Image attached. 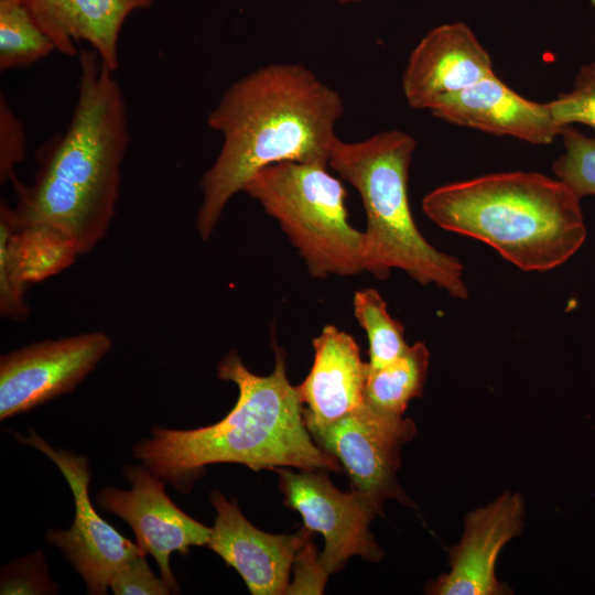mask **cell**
I'll use <instances>...</instances> for the list:
<instances>
[{
  "label": "cell",
  "mask_w": 595,
  "mask_h": 595,
  "mask_svg": "<svg viewBox=\"0 0 595 595\" xmlns=\"http://www.w3.org/2000/svg\"><path fill=\"white\" fill-rule=\"evenodd\" d=\"M344 109L340 95L301 64L261 66L232 83L207 117L223 143L201 182V238L210 237L229 199L261 169L283 161L328 165Z\"/></svg>",
  "instance_id": "obj_1"
},
{
  "label": "cell",
  "mask_w": 595,
  "mask_h": 595,
  "mask_svg": "<svg viewBox=\"0 0 595 595\" xmlns=\"http://www.w3.org/2000/svg\"><path fill=\"white\" fill-rule=\"evenodd\" d=\"M50 37L55 51L78 56L77 43L86 42L104 64L119 67V39L127 18L149 9L154 0H22Z\"/></svg>",
  "instance_id": "obj_18"
},
{
  "label": "cell",
  "mask_w": 595,
  "mask_h": 595,
  "mask_svg": "<svg viewBox=\"0 0 595 595\" xmlns=\"http://www.w3.org/2000/svg\"><path fill=\"white\" fill-rule=\"evenodd\" d=\"M123 473L131 490L105 487L97 494V505L132 528L139 548L155 559L161 577L178 593L170 567L171 554L176 551L187 555L191 547L207 545L212 528L176 507L164 491V479L143 464L126 466Z\"/></svg>",
  "instance_id": "obj_11"
},
{
  "label": "cell",
  "mask_w": 595,
  "mask_h": 595,
  "mask_svg": "<svg viewBox=\"0 0 595 595\" xmlns=\"http://www.w3.org/2000/svg\"><path fill=\"white\" fill-rule=\"evenodd\" d=\"M55 51L22 0H0V69L30 66Z\"/></svg>",
  "instance_id": "obj_20"
},
{
  "label": "cell",
  "mask_w": 595,
  "mask_h": 595,
  "mask_svg": "<svg viewBox=\"0 0 595 595\" xmlns=\"http://www.w3.org/2000/svg\"><path fill=\"white\" fill-rule=\"evenodd\" d=\"M524 505L518 493H504L485 507L468 512L461 541L450 550L448 573L430 582L434 595H504L510 589L496 578L499 552L518 537Z\"/></svg>",
  "instance_id": "obj_13"
},
{
  "label": "cell",
  "mask_w": 595,
  "mask_h": 595,
  "mask_svg": "<svg viewBox=\"0 0 595 595\" xmlns=\"http://www.w3.org/2000/svg\"><path fill=\"white\" fill-rule=\"evenodd\" d=\"M496 75L488 52L462 22L429 31L412 50L402 89L414 109L430 110L440 99Z\"/></svg>",
  "instance_id": "obj_14"
},
{
  "label": "cell",
  "mask_w": 595,
  "mask_h": 595,
  "mask_svg": "<svg viewBox=\"0 0 595 595\" xmlns=\"http://www.w3.org/2000/svg\"><path fill=\"white\" fill-rule=\"evenodd\" d=\"M77 100L67 129L39 155L31 185L12 182L15 226H52L80 256L107 235L115 217L129 147L127 106L113 71L91 48L79 50Z\"/></svg>",
  "instance_id": "obj_2"
},
{
  "label": "cell",
  "mask_w": 595,
  "mask_h": 595,
  "mask_svg": "<svg viewBox=\"0 0 595 595\" xmlns=\"http://www.w3.org/2000/svg\"><path fill=\"white\" fill-rule=\"evenodd\" d=\"M80 256L74 240L43 224L15 226L6 199L0 204V314L25 321V289L71 267Z\"/></svg>",
  "instance_id": "obj_15"
},
{
  "label": "cell",
  "mask_w": 595,
  "mask_h": 595,
  "mask_svg": "<svg viewBox=\"0 0 595 595\" xmlns=\"http://www.w3.org/2000/svg\"><path fill=\"white\" fill-rule=\"evenodd\" d=\"M26 138L22 121L0 95V181L11 183L18 177L15 167L25 158Z\"/></svg>",
  "instance_id": "obj_24"
},
{
  "label": "cell",
  "mask_w": 595,
  "mask_h": 595,
  "mask_svg": "<svg viewBox=\"0 0 595 595\" xmlns=\"http://www.w3.org/2000/svg\"><path fill=\"white\" fill-rule=\"evenodd\" d=\"M581 198L562 181L502 172L442 185L422 201L441 228L493 247L524 271H548L584 244Z\"/></svg>",
  "instance_id": "obj_4"
},
{
  "label": "cell",
  "mask_w": 595,
  "mask_h": 595,
  "mask_svg": "<svg viewBox=\"0 0 595 595\" xmlns=\"http://www.w3.org/2000/svg\"><path fill=\"white\" fill-rule=\"evenodd\" d=\"M327 165L283 161L258 171L245 192L286 234L317 278L365 271L364 231L348 223L346 191Z\"/></svg>",
  "instance_id": "obj_6"
},
{
  "label": "cell",
  "mask_w": 595,
  "mask_h": 595,
  "mask_svg": "<svg viewBox=\"0 0 595 595\" xmlns=\"http://www.w3.org/2000/svg\"><path fill=\"white\" fill-rule=\"evenodd\" d=\"M548 105L560 126L584 123L595 130V62L580 68L571 91Z\"/></svg>",
  "instance_id": "obj_23"
},
{
  "label": "cell",
  "mask_w": 595,
  "mask_h": 595,
  "mask_svg": "<svg viewBox=\"0 0 595 595\" xmlns=\"http://www.w3.org/2000/svg\"><path fill=\"white\" fill-rule=\"evenodd\" d=\"M560 136L565 150L552 165L555 176L580 198L595 195V138L571 125L563 127Z\"/></svg>",
  "instance_id": "obj_22"
},
{
  "label": "cell",
  "mask_w": 595,
  "mask_h": 595,
  "mask_svg": "<svg viewBox=\"0 0 595 595\" xmlns=\"http://www.w3.org/2000/svg\"><path fill=\"white\" fill-rule=\"evenodd\" d=\"M432 115L450 123L498 136H510L533 144H549L563 129L547 104L529 100L497 75L440 99Z\"/></svg>",
  "instance_id": "obj_17"
},
{
  "label": "cell",
  "mask_w": 595,
  "mask_h": 595,
  "mask_svg": "<svg viewBox=\"0 0 595 595\" xmlns=\"http://www.w3.org/2000/svg\"><path fill=\"white\" fill-rule=\"evenodd\" d=\"M216 510L207 547L234 567L253 595L286 594L293 562L309 543L305 527L293 534H270L251 524L237 501L213 491Z\"/></svg>",
  "instance_id": "obj_12"
},
{
  "label": "cell",
  "mask_w": 595,
  "mask_h": 595,
  "mask_svg": "<svg viewBox=\"0 0 595 595\" xmlns=\"http://www.w3.org/2000/svg\"><path fill=\"white\" fill-rule=\"evenodd\" d=\"M17 440L45 454L68 483L75 501V517L68 530L50 529L45 539L58 548L83 577L87 593L104 595L116 572L130 559L144 554L138 544L120 534L94 509L88 494L90 470L85 456L56 450L31 430Z\"/></svg>",
  "instance_id": "obj_7"
},
{
  "label": "cell",
  "mask_w": 595,
  "mask_h": 595,
  "mask_svg": "<svg viewBox=\"0 0 595 595\" xmlns=\"http://www.w3.org/2000/svg\"><path fill=\"white\" fill-rule=\"evenodd\" d=\"M354 313L368 337L370 369L383 367L407 351L410 345L404 339L403 326L389 314L378 291H357Z\"/></svg>",
  "instance_id": "obj_21"
},
{
  "label": "cell",
  "mask_w": 595,
  "mask_h": 595,
  "mask_svg": "<svg viewBox=\"0 0 595 595\" xmlns=\"http://www.w3.org/2000/svg\"><path fill=\"white\" fill-rule=\"evenodd\" d=\"M144 554L127 561L113 575L110 589L116 595H167L173 593L170 585L155 576Z\"/></svg>",
  "instance_id": "obj_26"
},
{
  "label": "cell",
  "mask_w": 595,
  "mask_h": 595,
  "mask_svg": "<svg viewBox=\"0 0 595 595\" xmlns=\"http://www.w3.org/2000/svg\"><path fill=\"white\" fill-rule=\"evenodd\" d=\"M416 142L400 130L335 143L328 165L359 193L367 219L365 271L385 280L392 269L421 284H435L452 298L467 299L464 268L436 250L419 231L408 198V175Z\"/></svg>",
  "instance_id": "obj_5"
},
{
  "label": "cell",
  "mask_w": 595,
  "mask_h": 595,
  "mask_svg": "<svg viewBox=\"0 0 595 595\" xmlns=\"http://www.w3.org/2000/svg\"><path fill=\"white\" fill-rule=\"evenodd\" d=\"M337 2H340V3H350V2H357V1H360V0H336Z\"/></svg>",
  "instance_id": "obj_27"
},
{
  "label": "cell",
  "mask_w": 595,
  "mask_h": 595,
  "mask_svg": "<svg viewBox=\"0 0 595 595\" xmlns=\"http://www.w3.org/2000/svg\"><path fill=\"white\" fill-rule=\"evenodd\" d=\"M112 346L104 332L46 339L0 357V419L72 392Z\"/></svg>",
  "instance_id": "obj_10"
},
{
  "label": "cell",
  "mask_w": 595,
  "mask_h": 595,
  "mask_svg": "<svg viewBox=\"0 0 595 595\" xmlns=\"http://www.w3.org/2000/svg\"><path fill=\"white\" fill-rule=\"evenodd\" d=\"M430 353L418 342L392 363L368 371L365 403L385 414L402 416L408 403L423 391Z\"/></svg>",
  "instance_id": "obj_19"
},
{
  "label": "cell",
  "mask_w": 595,
  "mask_h": 595,
  "mask_svg": "<svg viewBox=\"0 0 595 595\" xmlns=\"http://www.w3.org/2000/svg\"><path fill=\"white\" fill-rule=\"evenodd\" d=\"M52 588L41 551L3 567L1 594H45Z\"/></svg>",
  "instance_id": "obj_25"
},
{
  "label": "cell",
  "mask_w": 595,
  "mask_h": 595,
  "mask_svg": "<svg viewBox=\"0 0 595 595\" xmlns=\"http://www.w3.org/2000/svg\"><path fill=\"white\" fill-rule=\"evenodd\" d=\"M274 470L285 505L302 516L306 529L324 538V550L317 558L324 576L340 571L353 555L380 560L382 551L369 532V523L382 511L372 500L356 490L340 491L316 470Z\"/></svg>",
  "instance_id": "obj_8"
},
{
  "label": "cell",
  "mask_w": 595,
  "mask_h": 595,
  "mask_svg": "<svg viewBox=\"0 0 595 595\" xmlns=\"http://www.w3.org/2000/svg\"><path fill=\"white\" fill-rule=\"evenodd\" d=\"M414 434L411 419L385 414L365 403L312 436L345 468L351 489L368 497L382 511V502L389 498L410 505L396 474L401 447Z\"/></svg>",
  "instance_id": "obj_9"
},
{
  "label": "cell",
  "mask_w": 595,
  "mask_h": 595,
  "mask_svg": "<svg viewBox=\"0 0 595 595\" xmlns=\"http://www.w3.org/2000/svg\"><path fill=\"white\" fill-rule=\"evenodd\" d=\"M217 377L237 386L239 394L234 408L208 426L153 428L151 437L132 450L150 472L188 493L204 467L216 463H237L253 470H340L339 462L311 439L281 349L275 350V366L268 376L251 372L231 350L219 361Z\"/></svg>",
  "instance_id": "obj_3"
},
{
  "label": "cell",
  "mask_w": 595,
  "mask_h": 595,
  "mask_svg": "<svg viewBox=\"0 0 595 595\" xmlns=\"http://www.w3.org/2000/svg\"><path fill=\"white\" fill-rule=\"evenodd\" d=\"M310 374L295 387L311 435L365 404L369 364L354 337L326 325L313 339Z\"/></svg>",
  "instance_id": "obj_16"
}]
</instances>
